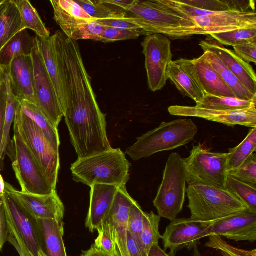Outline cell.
Here are the masks:
<instances>
[{
	"label": "cell",
	"mask_w": 256,
	"mask_h": 256,
	"mask_svg": "<svg viewBox=\"0 0 256 256\" xmlns=\"http://www.w3.org/2000/svg\"><path fill=\"white\" fill-rule=\"evenodd\" d=\"M130 164L119 148L78 158L71 166L74 180L90 187L94 184L126 186Z\"/></svg>",
	"instance_id": "cell-1"
},
{
	"label": "cell",
	"mask_w": 256,
	"mask_h": 256,
	"mask_svg": "<svg viewBox=\"0 0 256 256\" xmlns=\"http://www.w3.org/2000/svg\"><path fill=\"white\" fill-rule=\"evenodd\" d=\"M197 132V126L190 119L162 122L158 127L138 138L126 153L134 160L146 158L188 144L194 140Z\"/></svg>",
	"instance_id": "cell-2"
},
{
	"label": "cell",
	"mask_w": 256,
	"mask_h": 256,
	"mask_svg": "<svg viewBox=\"0 0 256 256\" xmlns=\"http://www.w3.org/2000/svg\"><path fill=\"white\" fill-rule=\"evenodd\" d=\"M186 194L190 218L202 222H213L248 208L226 189L194 184L188 186Z\"/></svg>",
	"instance_id": "cell-3"
},
{
	"label": "cell",
	"mask_w": 256,
	"mask_h": 256,
	"mask_svg": "<svg viewBox=\"0 0 256 256\" xmlns=\"http://www.w3.org/2000/svg\"><path fill=\"white\" fill-rule=\"evenodd\" d=\"M186 174L183 158L178 152L167 160L162 183L153 201L160 218L172 221L182 212L186 194Z\"/></svg>",
	"instance_id": "cell-4"
},
{
	"label": "cell",
	"mask_w": 256,
	"mask_h": 256,
	"mask_svg": "<svg viewBox=\"0 0 256 256\" xmlns=\"http://www.w3.org/2000/svg\"><path fill=\"white\" fill-rule=\"evenodd\" d=\"M14 125L28 148L52 188H56L60 168L59 150L46 138L36 124L22 112L19 104Z\"/></svg>",
	"instance_id": "cell-5"
},
{
	"label": "cell",
	"mask_w": 256,
	"mask_h": 256,
	"mask_svg": "<svg viewBox=\"0 0 256 256\" xmlns=\"http://www.w3.org/2000/svg\"><path fill=\"white\" fill-rule=\"evenodd\" d=\"M228 153L214 152L200 143L183 158L188 185L202 184L225 189L228 176Z\"/></svg>",
	"instance_id": "cell-6"
},
{
	"label": "cell",
	"mask_w": 256,
	"mask_h": 256,
	"mask_svg": "<svg viewBox=\"0 0 256 256\" xmlns=\"http://www.w3.org/2000/svg\"><path fill=\"white\" fill-rule=\"evenodd\" d=\"M187 27L169 37L179 39L195 34L209 35L236 29L256 27L255 10H229L186 18Z\"/></svg>",
	"instance_id": "cell-7"
},
{
	"label": "cell",
	"mask_w": 256,
	"mask_h": 256,
	"mask_svg": "<svg viewBox=\"0 0 256 256\" xmlns=\"http://www.w3.org/2000/svg\"><path fill=\"white\" fill-rule=\"evenodd\" d=\"M142 22L146 36L154 34L167 36L185 28L186 19L162 0H135L126 10Z\"/></svg>",
	"instance_id": "cell-8"
},
{
	"label": "cell",
	"mask_w": 256,
	"mask_h": 256,
	"mask_svg": "<svg viewBox=\"0 0 256 256\" xmlns=\"http://www.w3.org/2000/svg\"><path fill=\"white\" fill-rule=\"evenodd\" d=\"M12 142L14 156L12 167L21 191L36 194H46L54 190L45 177L28 148L14 125Z\"/></svg>",
	"instance_id": "cell-9"
},
{
	"label": "cell",
	"mask_w": 256,
	"mask_h": 256,
	"mask_svg": "<svg viewBox=\"0 0 256 256\" xmlns=\"http://www.w3.org/2000/svg\"><path fill=\"white\" fill-rule=\"evenodd\" d=\"M142 46L148 88L152 92L161 90L166 84L168 68L172 61L170 41L164 34H154L146 36Z\"/></svg>",
	"instance_id": "cell-10"
},
{
	"label": "cell",
	"mask_w": 256,
	"mask_h": 256,
	"mask_svg": "<svg viewBox=\"0 0 256 256\" xmlns=\"http://www.w3.org/2000/svg\"><path fill=\"white\" fill-rule=\"evenodd\" d=\"M189 218H176L166 228L162 236L165 250H170V256L184 248L194 251V256H200L198 244L206 237V232L211 222Z\"/></svg>",
	"instance_id": "cell-11"
},
{
	"label": "cell",
	"mask_w": 256,
	"mask_h": 256,
	"mask_svg": "<svg viewBox=\"0 0 256 256\" xmlns=\"http://www.w3.org/2000/svg\"><path fill=\"white\" fill-rule=\"evenodd\" d=\"M31 56L34 68L36 105L58 128L64 114L39 50L36 38Z\"/></svg>",
	"instance_id": "cell-12"
},
{
	"label": "cell",
	"mask_w": 256,
	"mask_h": 256,
	"mask_svg": "<svg viewBox=\"0 0 256 256\" xmlns=\"http://www.w3.org/2000/svg\"><path fill=\"white\" fill-rule=\"evenodd\" d=\"M6 192L36 220L52 219L63 222L64 206L56 190L48 194H36L18 190L6 182Z\"/></svg>",
	"instance_id": "cell-13"
},
{
	"label": "cell",
	"mask_w": 256,
	"mask_h": 256,
	"mask_svg": "<svg viewBox=\"0 0 256 256\" xmlns=\"http://www.w3.org/2000/svg\"><path fill=\"white\" fill-rule=\"evenodd\" d=\"M136 200L126 186L118 187L110 209L102 224L112 240L118 256H130L127 244L129 211Z\"/></svg>",
	"instance_id": "cell-14"
},
{
	"label": "cell",
	"mask_w": 256,
	"mask_h": 256,
	"mask_svg": "<svg viewBox=\"0 0 256 256\" xmlns=\"http://www.w3.org/2000/svg\"><path fill=\"white\" fill-rule=\"evenodd\" d=\"M214 234L236 242L256 240V212L248 208L213 221L206 237Z\"/></svg>",
	"instance_id": "cell-15"
},
{
	"label": "cell",
	"mask_w": 256,
	"mask_h": 256,
	"mask_svg": "<svg viewBox=\"0 0 256 256\" xmlns=\"http://www.w3.org/2000/svg\"><path fill=\"white\" fill-rule=\"evenodd\" d=\"M168 112L172 116L204 118L234 127L236 125L256 128V106L238 110H220L203 108L196 106H172Z\"/></svg>",
	"instance_id": "cell-16"
},
{
	"label": "cell",
	"mask_w": 256,
	"mask_h": 256,
	"mask_svg": "<svg viewBox=\"0 0 256 256\" xmlns=\"http://www.w3.org/2000/svg\"><path fill=\"white\" fill-rule=\"evenodd\" d=\"M35 38L63 113L68 104L69 92L62 57L53 35L48 39Z\"/></svg>",
	"instance_id": "cell-17"
},
{
	"label": "cell",
	"mask_w": 256,
	"mask_h": 256,
	"mask_svg": "<svg viewBox=\"0 0 256 256\" xmlns=\"http://www.w3.org/2000/svg\"><path fill=\"white\" fill-rule=\"evenodd\" d=\"M6 211L11 216L27 249L33 256L44 252L42 235L36 220L24 210L7 194L1 196Z\"/></svg>",
	"instance_id": "cell-18"
},
{
	"label": "cell",
	"mask_w": 256,
	"mask_h": 256,
	"mask_svg": "<svg viewBox=\"0 0 256 256\" xmlns=\"http://www.w3.org/2000/svg\"><path fill=\"white\" fill-rule=\"evenodd\" d=\"M200 42L199 45L204 52H210L216 54L235 74L242 85L256 96V76L252 66L239 57L234 51L225 48L210 36Z\"/></svg>",
	"instance_id": "cell-19"
},
{
	"label": "cell",
	"mask_w": 256,
	"mask_h": 256,
	"mask_svg": "<svg viewBox=\"0 0 256 256\" xmlns=\"http://www.w3.org/2000/svg\"><path fill=\"white\" fill-rule=\"evenodd\" d=\"M12 90L19 100L36 104L34 75L31 54L14 58L6 70Z\"/></svg>",
	"instance_id": "cell-20"
},
{
	"label": "cell",
	"mask_w": 256,
	"mask_h": 256,
	"mask_svg": "<svg viewBox=\"0 0 256 256\" xmlns=\"http://www.w3.org/2000/svg\"><path fill=\"white\" fill-rule=\"evenodd\" d=\"M167 77L183 96L190 98L196 104L206 94L191 60L182 58L171 61L168 68Z\"/></svg>",
	"instance_id": "cell-21"
},
{
	"label": "cell",
	"mask_w": 256,
	"mask_h": 256,
	"mask_svg": "<svg viewBox=\"0 0 256 256\" xmlns=\"http://www.w3.org/2000/svg\"><path fill=\"white\" fill-rule=\"evenodd\" d=\"M90 188V206L86 226L92 232L100 227L106 218L118 186L114 185L94 184Z\"/></svg>",
	"instance_id": "cell-22"
},
{
	"label": "cell",
	"mask_w": 256,
	"mask_h": 256,
	"mask_svg": "<svg viewBox=\"0 0 256 256\" xmlns=\"http://www.w3.org/2000/svg\"><path fill=\"white\" fill-rule=\"evenodd\" d=\"M54 18L62 32L70 38L80 26L97 20L91 17L74 0H50Z\"/></svg>",
	"instance_id": "cell-23"
},
{
	"label": "cell",
	"mask_w": 256,
	"mask_h": 256,
	"mask_svg": "<svg viewBox=\"0 0 256 256\" xmlns=\"http://www.w3.org/2000/svg\"><path fill=\"white\" fill-rule=\"evenodd\" d=\"M191 62L206 94L218 96L236 98L233 92L220 74L202 55L198 58L191 60Z\"/></svg>",
	"instance_id": "cell-24"
},
{
	"label": "cell",
	"mask_w": 256,
	"mask_h": 256,
	"mask_svg": "<svg viewBox=\"0 0 256 256\" xmlns=\"http://www.w3.org/2000/svg\"><path fill=\"white\" fill-rule=\"evenodd\" d=\"M47 256H68L63 240L64 223L52 219L36 220Z\"/></svg>",
	"instance_id": "cell-25"
},
{
	"label": "cell",
	"mask_w": 256,
	"mask_h": 256,
	"mask_svg": "<svg viewBox=\"0 0 256 256\" xmlns=\"http://www.w3.org/2000/svg\"><path fill=\"white\" fill-rule=\"evenodd\" d=\"M24 29L14 0H0V50L17 33Z\"/></svg>",
	"instance_id": "cell-26"
},
{
	"label": "cell",
	"mask_w": 256,
	"mask_h": 256,
	"mask_svg": "<svg viewBox=\"0 0 256 256\" xmlns=\"http://www.w3.org/2000/svg\"><path fill=\"white\" fill-rule=\"evenodd\" d=\"M34 44L35 37L28 30H20L0 50V66L6 70L14 58L30 55Z\"/></svg>",
	"instance_id": "cell-27"
},
{
	"label": "cell",
	"mask_w": 256,
	"mask_h": 256,
	"mask_svg": "<svg viewBox=\"0 0 256 256\" xmlns=\"http://www.w3.org/2000/svg\"><path fill=\"white\" fill-rule=\"evenodd\" d=\"M7 94L5 121L0 146V170L2 169L5 156L8 155L12 162L14 156V146L10 137V130L14 123L16 112L20 104L19 100L13 94L10 80L6 74V78Z\"/></svg>",
	"instance_id": "cell-28"
},
{
	"label": "cell",
	"mask_w": 256,
	"mask_h": 256,
	"mask_svg": "<svg viewBox=\"0 0 256 256\" xmlns=\"http://www.w3.org/2000/svg\"><path fill=\"white\" fill-rule=\"evenodd\" d=\"M202 56L220 74L226 84L233 92L236 98L245 100H256V96L250 93L242 85L235 74L216 54L207 51L204 52Z\"/></svg>",
	"instance_id": "cell-29"
},
{
	"label": "cell",
	"mask_w": 256,
	"mask_h": 256,
	"mask_svg": "<svg viewBox=\"0 0 256 256\" xmlns=\"http://www.w3.org/2000/svg\"><path fill=\"white\" fill-rule=\"evenodd\" d=\"M19 102L24 114L41 130L54 148L59 150L60 139L58 128L53 124L36 105L28 101Z\"/></svg>",
	"instance_id": "cell-30"
},
{
	"label": "cell",
	"mask_w": 256,
	"mask_h": 256,
	"mask_svg": "<svg viewBox=\"0 0 256 256\" xmlns=\"http://www.w3.org/2000/svg\"><path fill=\"white\" fill-rule=\"evenodd\" d=\"M20 14L24 29L34 31L36 36L48 39L50 34L42 22L38 12L28 0H14Z\"/></svg>",
	"instance_id": "cell-31"
},
{
	"label": "cell",
	"mask_w": 256,
	"mask_h": 256,
	"mask_svg": "<svg viewBox=\"0 0 256 256\" xmlns=\"http://www.w3.org/2000/svg\"><path fill=\"white\" fill-rule=\"evenodd\" d=\"M160 218L152 211L145 214L138 246L142 256H148L152 246L158 244L159 240L162 239V236L159 232Z\"/></svg>",
	"instance_id": "cell-32"
},
{
	"label": "cell",
	"mask_w": 256,
	"mask_h": 256,
	"mask_svg": "<svg viewBox=\"0 0 256 256\" xmlns=\"http://www.w3.org/2000/svg\"><path fill=\"white\" fill-rule=\"evenodd\" d=\"M196 107L220 110H238L256 106V100H245L236 98L218 96L206 94Z\"/></svg>",
	"instance_id": "cell-33"
},
{
	"label": "cell",
	"mask_w": 256,
	"mask_h": 256,
	"mask_svg": "<svg viewBox=\"0 0 256 256\" xmlns=\"http://www.w3.org/2000/svg\"><path fill=\"white\" fill-rule=\"evenodd\" d=\"M91 17L98 20L122 18L127 12L104 0H74Z\"/></svg>",
	"instance_id": "cell-34"
},
{
	"label": "cell",
	"mask_w": 256,
	"mask_h": 256,
	"mask_svg": "<svg viewBox=\"0 0 256 256\" xmlns=\"http://www.w3.org/2000/svg\"><path fill=\"white\" fill-rule=\"evenodd\" d=\"M256 148V128L250 130L244 139L236 146L229 149L228 153V171L240 167L255 152Z\"/></svg>",
	"instance_id": "cell-35"
},
{
	"label": "cell",
	"mask_w": 256,
	"mask_h": 256,
	"mask_svg": "<svg viewBox=\"0 0 256 256\" xmlns=\"http://www.w3.org/2000/svg\"><path fill=\"white\" fill-rule=\"evenodd\" d=\"M225 189L256 212V186L240 181L228 174Z\"/></svg>",
	"instance_id": "cell-36"
},
{
	"label": "cell",
	"mask_w": 256,
	"mask_h": 256,
	"mask_svg": "<svg viewBox=\"0 0 256 256\" xmlns=\"http://www.w3.org/2000/svg\"><path fill=\"white\" fill-rule=\"evenodd\" d=\"M222 45L234 46L248 43H256V27L236 29L209 34Z\"/></svg>",
	"instance_id": "cell-37"
},
{
	"label": "cell",
	"mask_w": 256,
	"mask_h": 256,
	"mask_svg": "<svg viewBox=\"0 0 256 256\" xmlns=\"http://www.w3.org/2000/svg\"><path fill=\"white\" fill-rule=\"evenodd\" d=\"M205 246L220 251L222 256H256V250H242L228 244L222 237L211 234Z\"/></svg>",
	"instance_id": "cell-38"
},
{
	"label": "cell",
	"mask_w": 256,
	"mask_h": 256,
	"mask_svg": "<svg viewBox=\"0 0 256 256\" xmlns=\"http://www.w3.org/2000/svg\"><path fill=\"white\" fill-rule=\"evenodd\" d=\"M228 174L234 178L256 186V154L255 152L238 168L230 170Z\"/></svg>",
	"instance_id": "cell-39"
},
{
	"label": "cell",
	"mask_w": 256,
	"mask_h": 256,
	"mask_svg": "<svg viewBox=\"0 0 256 256\" xmlns=\"http://www.w3.org/2000/svg\"><path fill=\"white\" fill-rule=\"evenodd\" d=\"M145 214L136 201L132 206L129 211L127 224L128 232L134 239L138 246L143 228Z\"/></svg>",
	"instance_id": "cell-40"
},
{
	"label": "cell",
	"mask_w": 256,
	"mask_h": 256,
	"mask_svg": "<svg viewBox=\"0 0 256 256\" xmlns=\"http://www.w3.org/2000/svg\"><path fill=\"white\" fill-rule=\"evenodd\" d=\"M141 35L144 34L140 30L106 26L98 42H108L136 39Z\"/></svg>",
	"instance_id": "cell-41"
},
{
	"label": "cell",
	"mask_w": 256,
	"mask_h": 256,
	"mask_svg": "<svg viewBox=\"0 0 256 256\" xmlns=\"http://www.w3.org/2000/svg\"><path fill=\"white\" fill-rule=\"evenodd\" d=\"M105 28L96 21H93L80 26L74 32L70 38L76 41L90 40L98 42Z\"/></svg>",
	"instance_id": "cell-42"
},
{
	"label": "cell",
	"mask_w": 256,
	"mask_h": 256,
	"mask_svg": "<svg viewBox=\"0 0 256 256\" xmlns=\"http://www.w3.org/2000/svg\"><path fill=\"white\" fill-rule=\"evenodd\" d=\"M97 231L98 236L93 245L111 256H118L114 244L104 226L102 224Z\"/></svg>",
	"instance_id": "cell-43"
},
{
	"label": "cell",
	"mask_w": 256,
	"mask_h": 256,
	"mask_svg": "<svg viewBox=\"0 0 256 256\" xmlns=\"http://www.w3.org/2000/svg\"><path fill=\"white\" fill-rule=\"evenodd\" d=\"M234 52L245 62H256V43L248 42L233 46Z\"/></svg>",
	"instance_id": "cell-44"
},
{
	"label": "cell",
	"mask_w": 256,
	"mask_h": 256,
	"mask_svg": "<svg viewBox=\"0 0 256 256\" xmlns=\"http://www.w3.org/2000/svg\"><path fill=\"white\" fill-rule=\"evenodd\" d=\"M9 235L6 210L2 198L0 196V252L6 242Z\"/></svg>",
	"instance_id": "cell-45"
},
{
	"label": "cell",
	"mask_w": 256,
	"mask_h": 256,
	"mask_svg": "<svg viewBox=\"0 0 256 256\" xmlns=\"http://www.w3.org/2000/svg\"><path fill=\"white\" fill-rule=\"evenodd\" d=\"M6 94V84L5 78V80L0 84V146L5 121Z\"/></svg>",
	"instance_id": "cell-46"
},
{
	"label": "cell",
	"mask_w": 256,
	"mask_h": 256,
	"mask_svg": "<svg viewBox=\"0 0 256 256\" xmlns=\"http://www.w3.org/2000/svg\"><path fill=\"white\" fill-rule=\"evenodd\" d=\"M127 244L130 256H142L134 239L128 232L127 234Z\"/></svg>",
	"instance_id": "cell-47"
},
{
	"label": "cell",
	"mask_w": 256,
	"mask_h": 256,
	"mask_svg": "<svg viewBox=\"0 0 256 256\" xmlns=\"http://www.w3.org/2000/svg\"><path fill=\"white\" fill-rule=\"evenodd\" d=\"M108 4L120 8L126 12L127 9L134 2L135 0H104Z\"/></svg>",
	"instance_id": "cell-48"
},
{
	"label": "cell",
	"mask_w": 256,
	"mask_h": 256,
	"mask_svg": "<svg viewBox=\"0 0 256 256\" xmlns=\"http://www.w3.org/2000/svg\"><path fill=\"white\" fill-rule=\"evenodd\" d=\"M81 256H111L104 252L96 248L93 244L87 250L83 251Z\"/></svg>",
	"instance_id": "cell-49"
},
{
	"label": "cell",
	"mask_w": 256,
	"mask_h": 256,
	"mask_svg": "<svg viewBox=\"0 0 256 256\" xmlns=\"http://www.w3.org/2000/svg\"><path fill=\"white\" fill-rule=\"evenodd\" d=\"M148 256H170L166 254L158 244H155L152 246L149 251Z\"/></svg>",
	"instance_id": "cell-50"
},
{
	"label": "cell",
	"mask_w": 256,
	"mask_h": 256,
	"mask_svg": "<svg viewBox=\"0 0 256 256\" xmlns=\"http://www.w3.org/2000/svg\"><path fill=\"white\" fill-rule=\"evenodd\" d=\"M8 242L10 243L14 246V248L17 250L20 256H24L16 240L14 237L10 234L8 238Z\"/></svg>",
	"instance_id": "cell-51"
},
{
	"label": "cell",
	"mask_w": 256,
	"mask_h": 256,
	"mask_svg": "<svg viewBox=\"0 0 256 256\" xmlns=\"http://www.w3.org/2000/svg\"><path fill=\"white\" fill-rule=\"evenodd\" d=\"M6 193V182L0 173V196H2Z\"/></svg>",
	"instance_id": "cell-52"
},
{
	"label": "cell",
	"mask_w": 256,
	"mask_h": 256,
	"mask_svg": "<svg viewBox=\"0 0 256 256\" xmlns=\"http://www.w3.org/2000/svg\"><path fill=\"white\" fill-rule=\"evenodd\" d=\"M6 77V70L0 66V84L5 80Z\"/></svg>",
	"instance_id": "cell-53"
},
{
	"label": "cell",
	"mask_w": 256,
	"mask_h": 256,
	"mask_svg": "<svg viewBox=\"0 0 256 256\" xmlns=\"http://www.w3.org/2000/svg\"><path fill=\"white\" fill-rule=\"evenodd\" d=\"M38 256H47L46 253L42 250H40L38 252Z\"/></svg>",
	"instance_id": "cell-54"
}]
</instances>
